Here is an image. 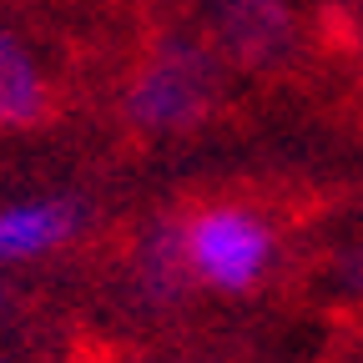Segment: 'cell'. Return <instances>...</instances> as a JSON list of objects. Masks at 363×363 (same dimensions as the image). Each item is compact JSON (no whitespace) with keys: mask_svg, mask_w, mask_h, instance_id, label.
<instances>
[{"mask_svg":"<svg viewBox=\"0 0 363 363\" xmlns=\"http://www.w3.org/2000/svg\"><path fill=\"white\" fill-rule=\"evenodd\" d=\"M222 96V76L217 61L207 51H197L192 40H167L162 51L142 66L126 111L136 126H152V131H182V126H197L207 121V111Z\"/></svg>","mask_w":363,"mask_h":363,"instance_id":"1","label":"cell"},{"mask_svg":"<svg viewBox=\"0 0 363 363\" xmlns=\"http://www.w3.org/2000/svg\"><path fill=\"white\" fill-rule=\"evenodd\" d=\"M187 257H192V267L202 272L207 283H217V288H247V283H257V272L267 267V233L247 212L217 207V212H202L187 227Z\"/></svg>","mask_w":363,"mask_h":363,"instance_id":"2","label":"cell"},{"mask_svg":"<svg viewBox=\"0 0 363 363\" xmlns=\"http://www.w3.org/2000/svg\"><path fill=\"white\" fill-rule=\"evenodd\" d=\"M207 16L222 45L247 66L278 61L293 40V16L283 0H207Z\"/></svg>","mask_w":363,"mask_h":363,"instance_id":"3","label":"cell"},{"mask_svg":"<svg viewBox=\"0 0 363 363\" xmlns=\"http://www.w3.org/2000/svg\"><path fill=\"white\" fill-rule=\"evenodd\" d=\"M81 212L71 202H30L0 212V257H35L76 233Z\"/></svg>","mask_w":363,"mask_h":363,"instance_id":"4","label":"cell"},{"mask_svg":"<svg viewBox=\"0 0 363 363\" xmlns=\"http://www.w3.org/2000/svg\"><path fill=\"white\" fill-rule=\"evenodd\" d=\"M45 111V91L30 56L11 35H0V126H26Z\"/></svg>","mask_w":363,"mask_h":363,"instance_id":"5","label":"cell"},{"mask_svg":"<svg viewBox=\"0 0 363 363\" xmlns=\"http://www.w3.org/2000/svg\"><path fill=\"white\" fill-rule=\"evenodd\" d=\"M187 233H177V227H157L142 247V283L152 298H177L182 283H187Z\"/></svg>","mask_w":363,"mask_h":363,"instance_id":"6","label":"cell"},{"mask_svg":"<svg viewBox=\"0 0 363 363\" xmlns=\"http://www.w3.org/2000/svg\"><path fill=\"white\" fill-rule=\"evenodd\" d=\"M348 278L363 288V252H358V257H348Z\"/></svg>","mask_w":363,"mask_h":363,"instance_id":"7","label":"cell"}]
</instances>
